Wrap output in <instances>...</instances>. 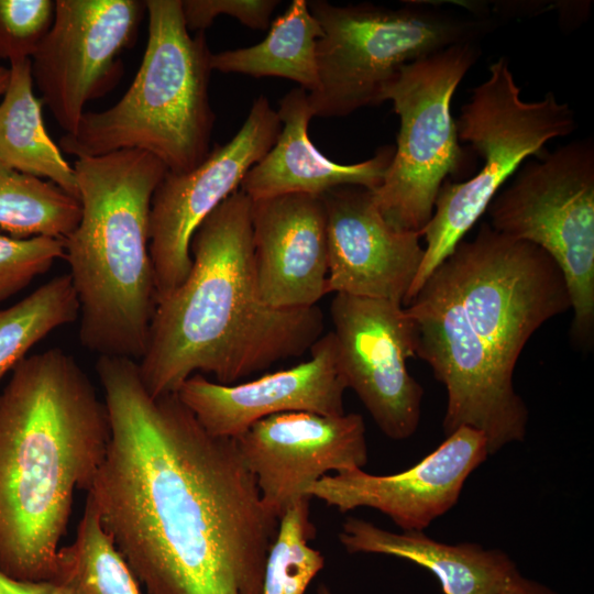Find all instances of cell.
<instances>
[{
	"instance_id": "44dd1931",
	"label": "cell",
	"mask_w": 594,
	"mask_h": 594,
	"mask_svg": "<svg viewBox=\"0 0 594 594\" xmlns=\"http://www.w3.org/2000/svg\"><path fill=\"white\" fill-rule=\"evenodd\" d=\"M349 553H374L408 560L430 571L444 594H496L519 570L498 549L479 543H444L424 531L393 532L349 517L339 534Z\"/></svg>"
},
{
	"instance_id": "9c48e42d",
	"label": "cell",
	"mask_w": 594,
	"mask_h": 594,
	"mask_svg": "<svg viewBox=\"0 0 594 594\" xmlns=\"http://www.w3.org/2000/svg\"><path fill=\"white\" fill-rule=\"evenodd\" d=\"M479 56L475 42L451 45L405 65L384 90L400 128L392 163L372 194L384 218L399 230L421 234L442 184L463 175L471 164L460 145L451 102Z\"/></svg>"
},
{
	"instance_id": "4316f807",
	"label": "cell",
	"mask_w": 594,
	"mask_h": 594,
	"mask_svg": "<svg viewBox=\"0 0 594 594\" xmlns=\"http://www.w3.org/2000/svg\"><path fill=\"white\" fill-rule=\"evenodd\" d=\"M309 501L307 496L299 498L279 518L265 563L262 594H304L323 568L321 552L308 546L316 535Z\"/></svg>"
},
{
	"instance_id": "5bb4252c",
	"label": "cell",
	"mask_w": 594,
	"mask_h": 594,
	"mask_svg": "<svg viewBox=\"0 0 594 594\" xmlns=\"http://www.w3.org/2000/svg\"><path fill=\"white\" fill-rule=\"evenodd\" d=\"M330 315L348 388L385 436L408 439L419 425L424 389L407 370V360L416 354L406 308L391 300L334 294Z\"/></svg>"
},
{
	"instance_id": "8fae6325",
	"label": "cell",
	"mask_w": 594,
	"mask_h": 594,
	"mask_svg": "<svg viewBox=\"0 0 594 594\" xmlns=\"http://www.w3.org/2000/svg\"><path fill=\"white\" fill-rule=\"evenodd\" d=\"M415 329V354L447 392L446 436L461 427L482 432L488 453L524 440L528 409L513 378L471 330L450 282L437 267L405 307Z\"/></svg>"
},
{
	"instance_id": "e0dca14e",
	"label": "cell",
	"mask_w": 594,
	"mask_h": 594,
	"mask_svg": "<svg viewBox=\"0 0 594 594\" xmlns=\"http://www.w3.org/2000/svg\"><path fill=\"white\" fill-rule=\"evenodd\" d=\"M321 198L328 242L327 294L404 306L424 258L421 234L393 227L367 188L340 186Z\"/></svg>"
},
{
	"instance_id": "f1b7e54d",
	"label": "cell",
	"mask_w": 594,
	"mask_h": 594,
	"mask_svg": "<svg viewBox=\"0 0 594 594\" xmlns=\"http://www.w3.org/2000/svg\"><path fill=\"white\" fill-rule=\"evenodd\" d=\"M55 1L0 0V59H31L54 19Z\"/></svg>"
},
{
	"instance_id": "cb8c5ba5",
	"label": "cell",
	"mask_w": 594,
	"mask_h": 594,
	"mask_svg": "<svg viewBox=\"0 0 594 594\" xmlns=\"http://www.w3.org/2000/svg\"><path fill=\"white\" fill-rule=\"evenodd\" d=\"M48 582L65 594H141L138 581L87 496L75 540L57 551Z\"/></svg>"
},
{
	"instance_id": "f546056e",
	"label": "cell",
	"mask_w": 594,
	"mask_h": 594,
	"mask_svg": "<svg viewBox=\"0 0 594 594\" xmlns=\"http://www.w3.org/2000/svg\"><path fill=\"white\" fill-rule=\"evenodd\" d=\"M277 0H184L183 16L188 31L205 32L216 18L228 15L254 30H265Z\"/></svg>"
},
{
	"instance_id": "2e32d148",
	"label": "cell",
	"mask_w": 594,
	"mask_h": 594,
	"mask_svg": "<svg viewBox=\"0 0 594 594\" xmlns=\"http://www.w3.org/2000/svg\"><path fill=\"white\" fill-rule=\"evenodd\" d=\"M488 455L484 435L461 427L403 472L375 475L356 469L328 474L305 494L341 513L367 507L386 515L403 531H424L458 503L465 481Z\"/></svg>"
},
{
	"instance_id": "1f68e13d",
	"label": "cell",
	"mask_w": 594,
	"mask_h": 594,
	"mask_svg": "<svg viewBox=\"0 0 594 594\" xmlns=\"http://www.w3.org/2000/svg\"><path fill=\"white\" fill-rule=\"evenodd\" d=\"M496 594H558L549 586L518 572Z\"/></svg>"
},
{
	"instance_id": "d6986e66",
	"label": "cell",
	"mask_w": 594,
	"mask_h": 594,
	"mask_svg": "<svg viewBox=\"0 0 594 594\" xmlns=\"http://www.w3.org/2000/svg\"><path fill=\"white\" fill-rule=\"evenodd\" d=\"M252 245L258 292L268 306L308 308L328 295L321 196L287 194L252 200Z\"/></svg>"
},
{
	"instance_id": "836d02e7",
	"label": "cell",
	"mask_w": 594,
	"mask_h": 594,
	"mask_svg": "<svg viewBox=\"0 0 594 594\" xmlns=\"http://www.w3.org/2000/svg\"><path fill=\"white\" fill-rule=\"evenodd\" d=\"M318 594H332L324 585H320L318 588Z\"/></svg>"
},
{
	"instance_id": "d6a6232c",
	"label": "cell",
	"mask_w": 594,
	"mask_h": 594,
	"mask_svg": "<svg viewBox=\"0 0 594 594\" xmlns=\"http://www.w3.org/2000/svg\"><path fill=\"white\" fill-rule=\"evenodd\" d=\"M10 77L9 68L0 65V97L3 96Z\"/></svg>"
},
{
	"instance_id": "52a82bcc",
	"label": "cell",
	"mask_w": 594,
	"mask_h": 594,
	"mask_svg": "<svg viewBox=\"0 0 594 594\" xmlns=\"http://www.w3.org/2000/svg\"><path fill=\"white\" fill-rule=\"evenodd\" d=\"M323 32L317 43L318 85L308 92L314 117H345L384 102L385 88L407 64L463 42H475L491 22L436 4L393 9L370 2L308 1Z\"/></svg>"
},
{
	"instance_id": "30bf717a",
	"label": "cell",
	"mask_w": 594,
	"mask_h": 594,
	"mask_svg": "<svg viewBox=\"0 0 594 594\" xmlns=\"http://www.w3.org/2000/svg\"><path fill=\"white\" fill-rule=\"evenodd\" d=\"M465 319L509 378L531 336L571 309L565 278L541 248L480 226L438 266Z\"/></svg>"
},
{
	"instance_id": "7c38bea8",
	"label": "cell",
	"mask_w": 594,
	"mask_h": 594,
	"mask_svg": "<svg viewBox=\"0 0 594 594\" xmlns=\"http://www.w3.org/2000/svg\"><path fill=\"white\" fill-rule=\"evenodd\" d=\"M139 0H56L50 31L31 57L33 81L55 121L74 133L86 106L123 75L121 54L138 41Z\"/></svg>"
},
{
	"instance_id": "4dcf8cb0",
	"label": "cell",
	"mask_w": 594,
	"mask_h": 594,
	"mask_svg": "<svg viewBox=\"0 0 594 594\" xmlns=\"http://www.w3.org/2000/svg\"><path fill=\"white\" fill-rule=\"evenodd\" d=\"M0 594H65L48 581H19L0 572Z\"/></svg>"
},
{
	"instance_id": "7402d4cb",
	"label": "cell",
	"mask_w": 594,
	"mask_h": 594,
	"mask_svg": "<svg viewBox=\"0 0 594 594\" xmlns=\"http://www.w3.org/2000/svg\"><path fill=\"white\" fill-rule=\"evenodd\" d=\"M9 70V82L0 102L1 160L78 199L74 168L45 129L42 100L33 90L31 59L11 62Z\"/></svg>"
},
{
	"instance_id": "603a6c76",
	"label": "cell",
	"mask_w": 594,
	"mask_h": 594,
	"mask_svg": "<svg viewBox=\"0 0 594 594\" xmlns=\"http://www.w3.org/2000/svg\"><path fill=\"white\" fill-rule=\"evenodd\" d=\"M323 32L307 0H293L265 38L249 47L212 53V70L252 77H280L311 92L318 85L317 43Z\"/></svg>"
},
{
	"instance_id": "3957f363",
	"label": "cell",
	"mask_w": 594,
	"mask_h": 594,
	"mask_svg": "<svg viewBox=\"0 0 594 594\" xmlns=\"http://www.w3.org/2000/svg\"><path fill=\"white\" fill-rule=\"evenodd\" d=\"M106 404L59 348L25 356L0 393V572L50 581L74 496L107 452Z\"/></svg>"
},
{
	"instance_id": "83f0119b",
	"label": "cell",
	"mask_w": 594,
	"mask_h": 594,
	"mask_svg": "<svg viewBox=\"0 0 594 594\" xmlns=\"http://www.w3.org/2000/svg\"><path fill=\"white\" fill-rule=\"evenodd\" d=\"M64 256L63 239H16L0 234V302L24 289Z\"/></svg>"
},
{
	"instance_id": "7a4b0ae2",
	"label": "cell",
	"mask_w": 594,
	"mask_h": 594,
	"mask_svg": "<svg viewBox=\"0 0 594 594\" xmlns=\"http://www.w3.org/2000/svg\"><path fill=\"white\" fill-rule=\"evenodd\" d=\"M183 283L157 299L138 362L153 397L177 393L194 374L231 385L302 355L322 336L318 306L277 309L262 299L252 245V200L237 190L198 227Z\"/></svg>"
},
{
	"instance_id": "277c9868",
	"label": "cell",
	"mask_w": 594,
	"mask_h": 594,
	"mask_svg": "<svg viewBox=\"0 0 594 594\" xmlns=\"http://www.w3.org/2000/svg\"><path fill=\"white\" fill-rule=\"evenodd\" d=\"M81 215L64 239L79 304V340L99 356L139 361L156 306L150 255L152 196L167 173L140 150L74 162Z\"/></svg>"
},
{
	"instance_id": "6da1fadb",
	"label": "cell",
	"mask_w": 594,
	"mask_h": 594,
	"mask_svg": "<svg viewBox=\"0 0 594 594\" xmlns=\"http://www.w3.org/2000/svg\"><path fill=\"white\" fill-rule=\"evenodd\" d=\"M110 440L88 495L148 594H262L278 519L235 439L177 393L153 397L138 362L98 358Z\"/></svg>"
},
{
	"instance_id": "5b68a950",
	"label": "cell",
	"mask_w": 594,
	"mask_h": 594,
	"mask_svg": "<svg viewBox=\"0 0 594 594\" xmlns=\"http://www.w3.org/2000/svg\"><path fill=\"white\" fill-rule=\"evenodd\" d=\"M148 37L125 94L110 108L86 111L58 147L76 158L140 150L167 172L183 174L210 153L216 121L209 99L212 72L205 32L185 24L182 0H146Z\"/></svg>"
},
{
	"instance_id": "ffe728a7",
	"label": "cell",
	"mask_w": 594,
	"mask_h": 594,
	"mask_svg": "<svg viewBox=\"0 0 594 594\" xmlns=\"http://www.w3.org/2000/svg\"><path fill=\"white\" fill-rule=\"evenodd\" d=\"M282 123L272 148L243 177L240 190L251 200L287 194L322 196L340 186L376 189L392 163L395 145L380 147L369 160L340 164L326 157L311 143L308 124L314 117L308 92L289 90L276 110Z\"/></svg>"
},
{
	"instance_id": "9a60e30c",
	"label": "cell",
	"mask_w": 594,
	"mask_h": 594,
	"mask_svg": "<svg viewBox=\"0 0 594 594\" xmlns=\"http://www.w3.org/2000/svg\"><path fill=\"white\" fill-rule=\"evenodd\" d=\"M235 441L264 507L278 520L306 497L312 483L330 472L363 469L369 459L365 424L354 413L276 414L253 424Z\"/></svg>"
},
{
	"instance_id": "8992f818",
	"label": "cell",
	"mask_w": 594,
	"mask_h": 594,
	"mask_svg": "<svg viewBox=\"0 0 594 594\" xmlns=\"http://www.w3.org/2000/svg\"><path fill=\"white\" fill-rule=\"evenodd\" d=\"M488 73L455 119L459 140L469 142L482 157V168L465 182L448 179L442 184L421 233L424 258L405 306L464 239L518 166L539 154L550 140L576 129L573 110L553 92L536 101L521 99L507 58L491 64Z\"/></svg>"
},
{
	"instance_id": "4fadbf2b",
	"label": "cell",
	"mask_w": 594,
	"mask_h": 594,
	"mask_svg": "<svg viewBox=\"0 0 594 594\" xmlns=\"http://www.w3.org/2000/svg\"><path fill=\"white\" fill-rule=\"evenodd\" d=\"M282 123L266 96L260 95L237 132L216 145L190 172H167L151 200L150 255L156 301L185 280L193 258L190 241L202 221L240 189L248 170L272 148Z\"/></svg>"
},
{
	"instance_id": "484cf974",
	"label": "cell",
	"mask_w": 594,
	"mask_h": 594,
	"mask_svg": "<svg viewBox=\"0 0 594 594\" xmlns=\"http://www.w3.org/2000/svg\"><path fill=\"white\" fill-rule=\"evenodd\" d=\"M79 317L69 274L53 277L11 307L0 310V378L21 362L32 346Z\"/></svg>"
},
{
	"instance_id": "ba28073f",
	"label": "cell",
	"mask_w": 594,
	"mask_h": 594,
	"mask_svg": "<svg viewBox=\"0 0 594 594\" xmlns=\"http://www.w3.org/2000/svg\"><path fill=\"white\" fill-rule=\"evenodd\" d=\"M486 211L494 230L536 244L554 260L570 295L572 340L590 348L594 334L593 140H575L527 161Z\"/></svg>"
},
{
	"instance_id": "ac0fdd59",
	"label": "cell",
	"mask_w": 594,
	"mask_h": 594,
	"mask_svg": "<svg viewBox=\"0 0 594 594\" xmlns=\"http://www.w3.org/2000/svg\"><path fill=\"white\" fill-rule=\"evenodd\" d=\"M309 352L307 361L293 367L240 384L224 385L194 374L177 395L210 435L232 439L276 414H345L343 398L348 386L332 332L322 334Z\"/></svg>"
},
{
	"instance_id": "d4e9b609",
	"label": "cell",
	"mask_w": 594,
	"mask_h": 594,
	"mask_svg": "<svg viewBox=\"0 0 594 594\" xmlns=\"http://www.w3.org/2000/svg\"><path fill=\"white\" fill-rule=\"evenodd\" d=\"M81 215L79 199L55 184L23 174L0 157V229L12 238L65 239Z\"/></svg>"
}]
</instances>
